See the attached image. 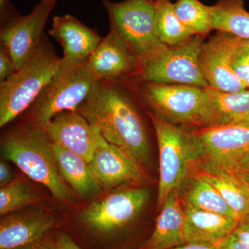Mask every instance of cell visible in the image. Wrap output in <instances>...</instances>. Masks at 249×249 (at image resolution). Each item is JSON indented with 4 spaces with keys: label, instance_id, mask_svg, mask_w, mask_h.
<instances>
[{
    "label": "cell",
    "instance_id": "ffe728a7",
    "mask_svg": "<svg viewBox=\"0 0 249 249\" xmlns=\"http://www.w3.org/2000/svg\"><path fill=\"white\" fill-rule=\"evenodd\" d=\"M59 173L65 182L83 198L96 196L102 186L89 163L74 152L52 143Z\"/></svg>",
    "mask_w": 249,
    "mask_h": 249
},
{
    "label": "cell",
    "instance_id": "44dd1931",
    "mask_svg": "<svg viewBox=\"0 0 249 249\" xmlns=\"http://www.w3.org/2000/svg\"><path fill=\"white\" fill-rule=\"evenodd\" d=\"M179 193L181 200L196 209L240 220V216L228 205L217 190L193 170H190L187 175Z\"/></svg>",
    "mask_w": 249,
    "mask_h": 249
},
{
    "label": "cell",
    "instance_id": "e575fe53",
    "mask_svg": "<svg viewBox=\"0 0 249 249\" xmlns=\"http://www.w3.org/2000/svg\"><path fill=\"white\" fill-rule=\"evenodd\" d=\"M13 181L12 172L9 165L4 161L1 160L0 163V186L4 187Z\"/></svg>",
    "mask_w": 249,
    "mask_h": 249
},
{
    "label": "cell",
    "instance_id": "cb8c5ba5",
    "mask_svg": "<svg viewBox=\"0 0 249 249\" xmlns=\"http://www.w3.org/2000/svg\"><path fill=\"white\" fill-rule=\"evenodd\" d=\"M155 25L160 40L168 47L180 45L194 36L180 20L170 0H155Z\"/></svg>",
    "mask_w": 249,
    "mask_h": 249
},
{
    "label": "cell",
    "instance_id": "f1b7e54d",
    "mask_svg": "<svg viewBox=\"0 0 249 249\" xmlns=\"http://www.w3.org/2000/svg\"><path fill=\"white\" fill-rule=\"evenodd\" d=\"M17 249H60L55 241L54 235L46 236L40 240Z\"/></svg>",
    "mask_w": 249,
    "mask_h": 249
},
{
    "label": "cell",
    "instance_id": "d6986e66",
    "mask_svg": "<svg viewBox=\"0 0 249 249\" xmlns=\"http://www.w3.org/2000/svg\"><path fill=\"white\" fill-rule=\"evenodd\" d=\"M186 244L179 190L172 192L156 220L151 235L138 249H168Z\"/></svg>",
    "mask_w": 249,
    "mask_h": 249
},
{
    "label": "cell",
    "instance_id": "3957f363",
    "mask_svg": "<svg viewBox=\"0 0 249 249\" xmlns=\"http://www.w3.org/2000/svg\"><path fill=\"white\" fill-rule=\"evenodd\" d=\"M62 64L45 34L24 66L0 82V127L31 107Z\"/></svg>",
    "mask_w": 249,
    "mask_h": 249
},
{
    "label": "cell",
    "instance_id": "4fadbf2b",
    "mask_svg": "<svg viewBox=\"0 0 249 249\" xmlns=\"http://www.w3.org/2000/svg\"><path fill=\"white\" fill-rule=\"evenodd\" d=\"M88 67L96 81L118 80L133 73L139 75L141 70L139 60L111 30L90 55Z\"/></svg>",
    "mask_w": 249,
    "mask_h": 249
},
{
    "label": "cell",
    "instance_id": "6da1fadb",
    "mask_svg": "<svg viewBox=\"0 0 249 249\" xmlns=\"http://www.w3.org/2000/svg\"><path fill=\"white\" fill-rule=\"evenodd\" d=\"M117 80H98L77 111L99 129L106 142L124 150L139 165L150 160L145 124Z\"/></svg>",
    "mask_w": 249,
    "mask_h": 249
},
{
    "label": "cell",
    "instance_id": "277c9868",
    "mask_svg": "<svg viewBox=\"0 0 249 249\" xmlns=\"http://www.w3.org/2000/svg\"><path fill=\"white\" fill-rule=\"evenodd\" d=\"M110 29L124 41L141 67L168 48L160 40L155 25V0H103Z\"/></svg>",
    "mask_w": 249,
    "mask_h": 249
},
{
    "label": "cell",
    "instance_id": "603a6c76",
    "mask_svg": "<svg viewBox=\"0 0 249 249\" xmlns=\"http://www.w3.org/2000/svg\"><path fill=\"white\" fill-rule=\"evenodd\" d=\"M213 185L241 217L249 213V190L233 171L200 172L191 169Z\"/></svg>",
    "mask_w": 249,
    "mask_h": 249
},
{
    "label": "cell",
    "instance_id": "2e32d148",
    "mask_svg": "<svg viewBox=\"0 0 249 249\" xmlns=\"http://www.w3.org/2000/svg\"><path fill=\"white\" fill-rule=\"evenodd\" d=\"M49 34L61 45L62 59L67 62L88 60L103 39L97 31L69 14L55 16Z\"/></svg>",
    "mask_w": 249,
    "mask_h": 249
},
{
    "label": "cell",
    "instance_id": "30bf717a",
    "mask_svg": "<svg viewBox=\"0 0 249 249\" xmlns=\"http://www.w3.org/2000/svg\"><path fill=\"white\" fill-rule=\"evenodd\" d=\"M203 89L187 85L146 83L142 93L155 113L163 119L175 124H196Z\"/></svg>",
    "mask_w": 249,
    "mask_h": 249
},
{
    "label": "cell",
    "instance_id": "1f68e13d",
    "mask_svg": "<svg viewBox=\"0 0 249 249\" xmlns=\"http://www.w3.org/2000/svg\"><path fill=\"white\" fill-rule=\"evenodd\" d=\"M54 237L60 249H83L77 245L71 237L62 230L55 232Z\"/></svg>",
    "mask_w": 249,
    "mask_h": 249
},
{
    "label": "cell",
    "instance_id": "52a82bcc",
    "mask_svg": "<svg viewBox=\"0 0 249 249\" xmlns=\"http://www.w3.org/2000/svg\"><path fill=\"white\" fill-rule=\"evenodd\" d=\"M196 160L191 169L232 171L249 156V126L229 124L193 132Z\"/></svg>",
    "mask_w": 249,
    "mask_h": 249
},
{
    "label": "cell",
    "instance_id": "ac0fdd59",
    "mask_svg": "<svg viewBox=\"0 0 249 249\" xmlns=\"http://www.w3.org/2000/svg\"><path fill=\"white\" fill-rule=\"evenodd\" d=\"M181 198V197H180ZM186 244L214 246L235 231L239 220L196 209L181 200Z\"/></svg>",
    "mask_w": 249,
    "mask_h": 249
},
{
    "label": "cell",
    "instance_id": "d590c367",
    "mask_svg": "<svg viewBox=\"0 0 249 249\" xmlns=\"http://www.w3.org/2000/svg\"><path fill=\"white\" fill-rule=\"evenodd\" d=\"M168 249H217L214 246L196 245V244H185Z\"/></svg>",
    "mask_w": 249,
    "mask_h": 249
},
{
    "label": "cell",
    "instance_id": "8fae6325",
    "mask_svg": "<svg viewBox=\"0 0 249 249\" xmlns=\"http://www.w3.org/2000/svg\"><path fill=\"white\" fill-rule=\"evenodd\" d=\"M43 129L52 143L74 152L88 163L107 142L99 129L77 111L60 113Z\"/></svg>",
    "mask_w": 249,
    "mask_h": 249
},
{
    "label": "cell",
    "instance_id": "83f0119b",
    "mask_svg": "<svg viewBox=\"0 0 249 249\" xmlns=\"http://www.w3.org/2000/svg\"><path fill=\"white\" fill-rule=\"evenodd\" d=\"M16 71L14 62L8 51L0 45V82L4 81Z\"/></svg>",
    "mask_w": 249,
    "mask_h": 249
},
{
    "label": "cell",
    "instance_id": "8d00e7d4",
    "mask_svg": "<svg viewBox=\"0 0 249 249\" xmlns=\"http://www.w3.org/2000/svg\"><path fill=\"white\" fill-rule=\"evenodd\" d=\"M230 124H242V125L249 126V111L243 115L235 118L231 122Z\"/></svg>",
    "mask_w": 249,
    "mask_h": 249
},
{
    "label": "cell",
    "instance_id": "d4e9b609",
    "mask_svg": "<svg viewBox=\"0 0 249 249\" xmlns=\"http://www.w3.org/2000/svg\"><path fill=\"white\" fill-rule=\"evenodd\" d=\"M174 9L193 35L204 37L213 30L211 25V6H206L199 0H177Z\"/></svg>",
    "mask_w": 249,
    "mask_h": 249
},
{
    "label": "cell",
    "instance_id": "7a4b0ae2",
    "mask_svg": "<svg viewBox=\"0 0 249 249\" xmlns=\"http://www.w3.org/2000/svg\"><path fill=\"white\" fill-rule=\"evenodd\" d=\"M3 157L36 182L48 188L57 200L73 204V193L59 173L55 153L45 130L31 127L16 131L4 139Z\"/></svg>",
    "mask_w": 249,
    "mask_h": 249
},
{
    "label": "cell",
    "instance_id": "7c38bea8",
    "mask_svg": "<svg viewBox=\"0 0 249 249\" xmlns=\"http://www.w3.org/2000/svg\"><path fill=\"white\" fill-rule=\"evenodd\" d=\"M89 165L105 189L142 184L150 180L142 165L119 147L107 142L98 147Z\"/></svg>",
    "mask_w": 249,
    "mask_h": 249
},
{
    "label": "cell",
    "instance_id": "836d02e7",
    "mask_svg": "<svg viewBox=\"0 0 249 249\" xmlns=\"http://www.w3.org/2000/svg\"><path fill=\"white\" fill-rule=\"evenodd\" d=\"M232 171L242 179L249 190V156Z\"/></svg>",
    "mask_w": 249,
    "mask_h": 249
},
{
    "label": "cell",
    "instance_id": "5b68a950",
    "mask_svg": "<svg viewBox=\"0 0 249 249\" xmlns=\"http://www.w3.org/2000/svg\"><path fill=\"white\" fill-rule=\"evenodd\" d=\"M160 150V182L157 209L170 193L179 190L196 160L193 132H187L156 113H149Z\"/></svg>",
    "mask_w": 249,
    "mask_h": 249
},
{
    "label": "cell",
    "instance_id": "484cf974",
    "mask_svg": "<svg viewBox=\"0 0 249 249\" xmlns=\"http://www.w3.org/2000/svg\"><path fill=\"white\" fill-rule=\"evenodd\" d=\"M37 197L29 185L20 179L13 180L0 189V214L1 217L35 203Z\"/></svg>",
    "mask_w": 249,
    "mask_h": 249
},
{
    "label": "cell",
    "instance_id": "8992f818",
    "mask_svg": "<svg viewBox=\"0 0 249 249\" xmlns=\"http://www.w3.org/2000/svg\"><path fill=\"white\" fill-rule=\"evenodd\" d=\"M96 83L88 69V60L78 62L63 60L56 74L29 107H32L37 127L45 128L55 116L63 111H77Z\"/></svg>",
    "mask_w": 249,
    "mask_h": 249
},
{
    "label": "cell",
    "instance_id": "ba28073f",
    "mask_svg": "<svg viewBox=\"0 0 249 249\" xmlns=\"http://www.w3.org/2000/svg\"><path fill=\"white\" fill-rule=\"evenodd\" d=\"M203 36H193L180 45L168 47L163 53L141 67L139 76L146 83L209 87L199 63Z\"/></svg>",
    "mask_w": 249,
    "mask_h": 249
},
{
    "label": "cell",
    "instance_id": "4dcf8cb0",
    "mask_svg": "<svg viewBox=\"0 0 249 249\" xmlns=\"http://www.w3.org/2000/svg\"><path fill=\"white\" fill-rule=\"evenodd\" d=\"M217 249H249L248 245L240 240L233 233L227 236L216 245Z\"/></svg>",
    "mask_w": 249,
    "mask_h": 249
},
{
    "label": "cell",
    "instance_id": "f546056e",
    "mask_svg": "<svg viewBox=\"0 0 249 249\" xmlns=\"http://www.w3.org/2000/svg\"><path fill=\"white\" fill-rule=\"evenodd\" d=\"M232 233L249 247V213L241 217Z\"/></svg>",
    "mask_w": 249,
    "mask_h": 249
},
{
    "label": "cell",
    "instance_id": "4316f807",
    "mask_svg": "<svg viewBox=\"0 0 249 249\" xmlns=\"http://www.w3.org/2000/svg\"><path fill=\"white\" fill-rule=\"evenodd\" d=\"M229 60L235 76L249 89V40L231 36Z\"/></svg>",
    "mask_w": 249,
    "mask_h": 249
},
{
    "label": "cell",
    "instance_id": "5bb4252c",
    "mask_svg": "<svg viewBox=\"0 0 249 249\" xmlns=\"http://www.w3.org/2000/svg\"><path fill=\"white\" fill-rule=\"evenodd\" d=\"M231 34L219 32L204 42L199 63L209 86L226 92H239L247 89L231 67L229 47Z\"/></svg>",
    "mask_w": 249,
    "mask_h": 249
},
{
    "label": "cell",
    "instance_id": "d6a6232c",
    "mask_svg": "<svg viewBox=\"0 0 249 249\" xmlns=\"http://www.w3.org/2000/svg\"><path fill=\"white\" fill-rule=\"evenodd\" d=\"M18 14H19L15 9L10 0H0V16L1 22Z\"/></svg>",
    "mask_w": 249,
    "mask_h": 249
},
{
    "label": "cell",
    "instance_id": "9c48e42d",
    "mask_svg": "<svg viewBox=\"0 0 249 249\" xmlns=\"http://www.w3.org/2000/svg\"><path fill=\"white\" fill-rule=\"evenodd\" d=\"M57 0H40L30 14L1 22L0 42L11 55L16 71L24 66L45 35L44 29Z\"/></svg>",
    "mask_w": 249,
    "mask_h": 249
},
{
    "label": "cell",
    "instance_id": "9a60e30c",
    "mask_svg": "<svg viewBox=\"0 0 249 249\" xmlns=\"http://www.w3.org/2000/svg\"><path fill=\"white\" fill-rule=\"evenodd\" d=\"M56 218L42 211L17 213L0 220V249H17L40 240L56 227Z\"/></svg>",
    "mask_w": 249,
    "mask_h": 249
},
{
    "label": "cell",
    "instance_id": "e0dca14e",
    "mask_svg": "<svg viewBox=\"0 0 249 249\" xmlns=\"http://www.w3.org/2000/svg\"><path fill=\"white\" fill-rule=\"evenodd\" d=\"M249 111V89L231 93L207 87L203 89L196 125L201 128L226 125Z\"/></svg>",
    "mask_w": 249,
    "mask_h": 249
},
{
    "label": "cell",
    "instance_id": "7402d4cb",
    "mask_svg": "<svg viewBox=\"0 0 249 249\" xmlns=\"http://www.w3.org/2000/svg\"><path fill=\"white\" fill-rule=\"evenodd\" d=\"M211 25L219 32L249 40V12L244 0H217L211 6Z\"/></svg>",
    "mask_w": 249,
    "mask_h": 249
}]
</instances>
